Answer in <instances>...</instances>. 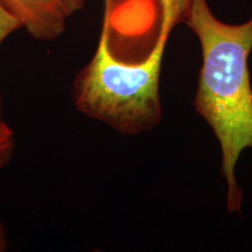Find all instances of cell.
<instances>
[{"instance_id": "cell-1", "label": "cell", "mask_w": 252, "mask_h": 252, "mask_svg": "<svg viewBox=\"0 0 252 252\" xmlns=\"http://www.w3.org/2000/svg\"><path fill=\"white\" fill-rule=\"evenodd\" d=\"M184 24L197 37L202 54L194 110L219 140L226 210L239 213L243 193L236 166L242 152L252 149V17L228 24L214 14L207 0H193Z\"/></svg>"}, {"instance_id": "cell-2", "label": "cell", "mask_w": 252, "mask_h": 252, "mask_svg": "<svg viewBox=\"0 0 252 252\" xmlns=\"http://www.w3.org/2000/svg\"><path fill=\"white\" fill-rule=\"evenodd\" d=\"M110 18H104L93 58L72 81L71 99L86 117L124 135L146 133L160 124V76L169 35L159 33L151 54L139 63H125L109 46Z\"/></svg>"}, {"instance_id": "cell-3", "label": "cell", "mask_w": 252, "mask_h": 252, "mask_svg": "<svg viewBox=\"0 0 252 252\" xmlns=\"http://www.w3.org/2000/svg\"><path fill=\"white\" fill-rule=\"evenodd\" d=\"M88 0H0V5L33 39L56 40Z\"/></svg>"}, {"instance_id": "cell-4", "label": "cell", "mask_w": 252, "mask_h": 252, "mask_svg": "<svg viewBox=\"0 0 252 252\" xmlns=\"http://www.w3.org/2000/svg\"><path fill=\"white\" fill-rule=\"evenodd\" d=\"M162 9V21L160 33L169 35L176 25L184 24L186 15L193 0H159ZM106 11L111 7V0H105Z\"/></svg>"}, {"instance_id": "cell-5", "label": "cell", "mask_w": 252, "mask_h": 252, "mask_svg": "<svg viewBox=\"0 0 252 252\" xmlns=\"http://www.w3.org/2000/svg\"><path fill=\"white\" fill-rule=\"evenodd\" d=\"M17 149L14 131L0 117V172L11 162Z\"/></svg>"}, {"instance_id": "cell-6", "label": "cell", "mask_w": 252, "mask_h": 252, "mask_svg": "<svg viewBox=\"0 0 252 252\" xmlns=\"http://www.w3.org/2000/svg\"><path fill=\"white\" fill-rule=\"evenodd\" d=\"M20 30L17 21L5 11L4 7L0 5V46L7 37L13 34L15 31ZM2 112V97L0 94V117Z\"/></svg>"}, {"instance_id": "cell-7", "label": "cell", "mask_w": 252, "mask_h": 252, "mask_svg": "<svg viewBox=\"0 0 252 252\" xmlns=\"http://www.w3.org/2000/svg\"><path fill=\"white\" fill-rule=\"evenodd\" d=\"M8 249V238L7 232H6V228L4 223L0 220V252L7 251Z\"/></svg>"}]
</instances>
